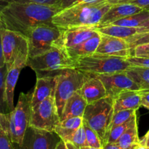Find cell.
<instances>
[{"instance_id":"7","label":"cell","mask_w":149,"mask_h":149,"mask_svg":"<svg viewBox=\"0 0 149 149\" xmlns=\"http://www.w3.org/2000/svg\"><path fill=\"white\" fill-rule=\"evenodd\" d=\"M90 77L74 68L65 70L57 76L55 99L60 117L68 99L81 89Z\"/></svg>"},{"instance_id":"22","label":"cell","mask_w":149,"mask_h":149,"mask_svg":"<svg viewBox=\"0 0 149 149\" xmlns=\"http://www.w3.org/2000/svg\"><path fill=\"white\" fill-rule=\"evenodd\" d=\"M83 117L68 118L63 121H61L59 125L55 127V132L59 135L60 138L64 142L68 141L71 135L83 125Z\"/></svg>"},{"instance_id":"14","label":"cell","mask_w":149,"mask_h":149,"mask_svg":"<svg viewBox=\"0 0 149 149\" xmlns=\"http://www.w3.org/2000/svg\"><path fill=\"white\" fill-rule=\"evenodd\" d=\"M29 52H21L9 69H7L6 76V103L9 111H12L14 107V91L16 83L18 79L20 71L24 67L27 66V61Z\"/></svg>"},{"instance_id":"18","label":"cell","mask_w":149,"mask_h":149,"mask_svg":"<svg viewBox=\"0 0 149 149\" xmlns=\"http://www.w3.org/2000/svg\"><path fill=\"white\" fill-rule=\"evenodd\" d=\"M78 93L84 97L87 104L93 103L108 96L104 84L96 76L90 77Z\"/></svg>"},{"instance_id":"37","label":"cell","mask_w":149,"mask_h":149,"mask_svg":"<svg viewBox=\"0 0 149 149\" xmlns=\"http://www.w3.org/2000/svg\"><path fill=\"white\" fill-rule=\"evenodd\" d=\"M10 3H38L55 5L58 2V0H7Z\"/></svg>"},{"instance_id":"26","label":"cell","mask_w":149,"mask_h":149,"mask_svg":"<svg viewBox=\"0 0 149 149\" xmlns=\"http://www.w3.org/2000/svg\"><path fill=\"white\" fill-rule=\"evenodd\" d=\"M0 149H17L10 137L7 113H0Z\"/></svg>"},{"instance_id":"23","label":"cell","mask_w":149,"mask_h":149,"mask_svg":"<svg viewBox=\"0 0 149 149\" xmlns=\"http://www.w3.org/2000/svg\"><path fill=\"white\" fill-rule=\"evenodd\" d=\"M97 30L101 34L125 39H128L130 36L138 33V28L126 27V26H117V25L113 24L97 28Z\"/></svg>"},{"instance_id":"6","label":"cell","mask_w":149,"mask_h":149,"mask_svg":"<svg viewBox=\"0 0 149 149\" xmlns=\"http://www.w3.org/2000/svg\"><path fill=\"white\" fill-rule=\"evenodd\" d=\"M113 103L114 100L106 96L87 104L83 115L84 121L97 132L103 145L114 113Z\"/></svg>"},{"instance_id":"20","label":"cell","mask_w":149,"mask_h":149,"mask_svg":"<svg viewBox=\"0 0 149 149\" xmlns=\"http://www.w3.org/2000/svg\"><path fill=\"white\" fill-rule=\"evenodd\" d=\"M87 106V103L84 97L78 92L75 93L65 103L61 116V122L68 118L83 117Z\"/></svg>"},{"instance_id":"44","label":"cell","mask_w":149,"mask_h":149,"mask_svg":"<svg viewBox=\"0 0 149 149\" xmlns=\"http://www.w3.org/2000/svg\"><path fill=\"white\" fill-rule=\"evenodd\" d=\"M141 143L142 144H143L144 146H146V147L149 148V131L147 132L146 135L143 137L142 140H141Z\"/></svg>"},{"instance_id":"46","label":"cell","mask_w":149,"mask_h":149,"mask_svg":"<svg viewBox=\"0 0 149 149\" xmlns=\"http://www.w3.org/2000/svg\"><path fill=\"white\" fill-rule=\"evenodd\" d=\"M55 149H68V148H67L66 146H65V142L61 140V141H60L59 143H58V145L57 146L56 148Z\"/></svg>"},{"instance_id":"19","label":"cell","mask_w":149,"mask_h":149,"mask_svg":"<svg viewBox=\"0 0 149 149\" xmlns=\"http://www.w3.org/2000/svg\"><path fill=\"white\" fill-rule=\"evenodd\" d=\"M113 110L115 112L122 110H138L141 106L140 90H127L116 96L114 99Z\"/></svg>"},{"instance_id":"12","label":"cell","mask_w":149,"mask_h":149,"mask_svg":"<svg viewBox=\"0 0 149 149\" xmlns=\"http://www.w3.org/2000/svg\"><path fill=\"white\" fill-rule=\"evenodd\" d=\"M98 77L104 84L107 95L114 99L122 92L127 90H140L141 87L130 78L125 71L115 73L107 75H98Z\"/></svg>"},{"instance_id":"29","label":"cell","mask_w":149,"mask_h":149,"mask_svg":"<svg viewBox=\"0 0 149 149\" xmlns=\"http://www.w3.org/2000/svg\"><path fill=\"white\" fill-rule=\"evenodd\" d=\"M136 118H137V115L135 116H134L131 120L128 121L127 122H126V123L122 124V125H118V126L112 128V129L109 132L108 135H106V140H105L104 143H116L117 142L118 140L119 139V138L122 136V134H123L124 132L127 130V128L132 125L133 121L135 120V119H136Z\"/></svg>"},{"instance_id":"38","label":"cell","mask_w":149,"mask_h":149,"mask_svg":"<svg viewBox=\"0 0 149 149\" xmlns=\"http://www.w3.org/2000/svg\"><path fill=\"white\" fill-rule=\"evenodd\" d=\"M141 97V106L149 110V89L140 90Z\"/></svg>"},{"instance_id":"31","label":"cell","mask_w":149,"mask_h":149,"mask_svg":"<svg viewBox=\"0 0 149 149\" xmlns=\"http://www.w3.org/2000/svg\"><path fill=\"white\" fill-rule=\"evenodd\" d=\"M83 127L86 135V144L87 146L95 148H102L103 144L99 138L97 132L92 129L84 120H83Z\"/></svg>"},{"instance_id":"25","label":"cell","mask_w":149,"mask_h":149,"mask_svg":"<svg viewBox=\"0 0 149 149\" xmlns=\"http://www.w3.org/2000/svg\"><path fill=\"white\" fill-rule=\"evenodd\" d=\"M125 73L141 87V90L149 89V68L131 66L125 71Z\"/></svg>"},{"instance_id":"17","label":"cell","mask_w":149,"mask_h":149,"mask_svg":"<svg viewBox=\"0 0 149 149\" xmlns=\"http://www.w3.org/2000/svg\"><path fill=\"white\" fill-rule=\"evenodd\" d=\"M57 76L37 78L34 90L32 93L31 107H33L47 97H55Z\"/></svg>"},{"instance_id":"28","label":"cell","mask_w":149,"mask_h":149,"mask_svg":"<svg viewBox=\"0 0 149 149\" xmlns=\"http://www.w3.org/2000/svg\"><path fill=\"white\" fill-rule=\"evenodd\" d=\"M135 116H136V110H133V109H130V110H122L119 111L115 112V113H113V117H112L111 122L110 126H109V130H108L106 135H108L109 132L112 129V128L118 126V125L126 123L128 121L131 120V119ZM105 140H106V138H105Z\"/></svg>"},{"instance_id":"3","label":"cell","mask_w":149,"mask_h":149,"mask_svg":"<svg viewBox=\"0 0 149 149\" xmlns=\"http://www.w3.org/2000/svg\"><path fill=\"white\" fill-rule=\"evenodd\" d=\"M74 62L65 48L54 45L47 52L28 58L27 66L35 71L37 78H40L57 76L65 70L71 69L74 66Z\"/></svg>"},{"instance_id":"27","label":"cell","mask_w":149,"mask_h":149,"mask_svg":"<svg viewBox=\"0 0 149 149\" xmlns=\"http://www.w3.org/2000/svg\"><path fill=\"white\" fill-rule=\"evenodd\" d=\"M148 17L149 11L143 10V11L136 13V14L132 15H130L128 17L120 19V20L113 23L112 24L126 26V27L139 28Z\"/></svg>"},{"instance_id":"42","label":"cell","mask_w":149,"mask_h":149,"mask_svg":"<svg viewBox=\"0 0 149 149\" xmlns=\"http://www.w3.org/2000/svg\"><path fill=\"white\" fill-rule=\"evenodd\" d=\"M103 149H123L119 146L117 143H106L103 145Z\"/></svg>"},{"instance_id":"39","label":"cell","mask_w":149,"mask_h":149,"mask_svg":"<svg viewBox=\"0 0 149 149\" xmlns=\"http://www.w3.org/2000/svg\"><path fill=\"white\" fill-rule=\"evenodd\" d=\"M4 28L2 21L0 18V68L5 65V60H4V52H3L2 42H1V29Z\"/></svg>"},{"instance_id":"15","label":"cell","mask_w":149,"mask_h":149,"mask_svg":"<svg viewBox=\"0 0 149 149\" xmlns=\"http://www.w3.org/2000/svg\"><path fill=\"white\" fill-rule=\"evenodd\" d=\"M97 27L81 26L63 29L59 39L55 45L65 49L73 47L87 39H90L97 33Z\"/></svg>"},{"instance_id":"10","label":"cell","mask_w":149,"mask_h":149,"mask_svg":"<svg viewBox=\"0 0 149 149\" xmlns=\"http://www.w3.org/2000/svg\"><path fill=\"white\" fill-rule=\"evenodd\" d=\"M1 42L7 69L12 66L21 52H29L27 38L20 33L3 28L1 29Z\"/></svg>"},{"instance_id":"4","label":"cell","mask_w":149,"mask_h":149,"mask_svg":"<svg viewBox=\"0 0 149 149\" xmlns=\"http://www.w3.org/2000/svg\"><path fill=\"white\" fill-rule=\"evenodd\" d=\"M131 66L127 58L94 53L74 61L73 68L94 77L123 72Z\"/></svg>"},{"instance_id":"16","label":"cell","mask_w":149,"mask_h":149,"mask_svg":"<svg viewBox=\"0 0 149 149\" xmlns=\"http://www.w3.org/2000/svg\"><path fill=\"white\" fill-rule=\"evenodd\" d=\"M143 9L131 3H121L112 4L106 14L103 16L97 28L112 24L114 22L143 11Z\"/></svg>"},{"instance_id":"35","label":"cell","mask_w":149,"mask_h":149,"mask_svg":"<svg viewBox=\"0 0 149 149\" xmlns=\"http://www.w3.org/2000/svg\"><path fill=\"white\" fill-rule=\"evenodd\" d=\"M99 0H58L57 5L61 9L68 8L70 7L76 5V4H81V3H86V2H92V1H96Z\"/></svg>"},{"instance_id":"24","label":"cell","mask_w":149,"mask_h":149,"mask_svg":"<svg viewBox=\"0 0 149 149\" xmlns=\"http://www.w3.org/2000/svg\"><path fill=\"white\" fill-rule=\"evenodd\" d=\"M140 143L141 140L139 139L138 136V121L136 118L133 121L132 125L122 134L116 143H117L123 149H131Z\"/></svg>"},{"instance_id":"34","label":"cell","mask_w":149,"mask_h":149,"mask_svg":"<svg viewBox=\"0 0 149 149\" xmlns=\"http://www.w3.org/2000/svg\"><path fill=\"white\" fill-rule=\"evenodd\" d=\"M132 56L136 58H149V43L140 45L132 50Z\"/></svg>"},{"instance_id":"21","label":"cell","mask_w":149,"mask_h":149,"mask_svg":"<svg viewBox=\"0 0 149 149\" xmlns=\"http://www.w3.org/2000/svg\"><path fill=\"white\" fill-rule=\"evenodd\" d=\"M100 39H101V34L97 31L95 36L87 39L85 42L75 47L65 49L70 58L74 61L80 58L94 54L98 47Z\"/></svg>"},{"instance_id":"49","label":"cell","mask_w":149,"mask_h":149,"mask_svg":"<svg viewBox=\"0 0 149 149\" xmlns=\"http://www.w3.org/2000/svg\"><path fill=\"white\" fill-rule=\"evenodd\" d=\"M146 149H149V148H148V147H146Z\"/></svg>"},{"instance_id":"1","label":"cell","mask_w":149,"mask_h":149,"mask_svg":"<svg viewBox=\"0 0 149 149\" xmlns=\"http://www.w3.org/2000/svg\"><path fill=\"white\" fill-rule=\"evenodd\" d=\"M61 10L58 5L38 3H10L0 14L4 28L27 36L39 25H54V16Z\"/></svg>"},{"instance_id":"48","label":"cell","mask_w":149,"mask_h":149,"mask_svg":"<svg viewBox=\"0 0 149 149\" xmlns=\"http://www.w3.org/2000/svg\"><path fill=\"white\" fill-rule=\"evenodd\" d=\"M80 149H103V147L102 148H95V147L89 146H84L80 147Z\"/></svg>"},{"instance_id":"11","label":"cell","mask_w":149,"mask_h":149,"mask_svg":"<svg viewBox=\"0 0 149 149\" xmlns=\"http://www.w3.org/2000/svg\"><path fill=\"white\" fill-rule=\"evenodd\" d=\"M61 138L55 131L39 129L29 125L22 149H55Z\"/></svg>"},{"instance_id":"47","label":"cell","mask_w":149,"mask_h":149,"mask_svg":"<svg viewBox=\"0 0 149 149\" xmlns=\"http://www.w3.org/2000/svg\"><path fill=\"white\" fill-rule=\"evenodd\" d=\"M131 149H146V146H144L143 144H142L141 143H140L139 144L136 145L135 146H134L133 148Z\"/></svg>"},{"instance_id":"32","label":"cell","mask_w":149,"mask_h":149,"mask_svg":"<svg viewBox=\"0 0 149 149\" xmlns=\"http://www.w3.org/2000/svg\"><path fill=\"white\" fill-rule=\"evenodd\" d=\"M65 143H71L74 144V146L79 147V148L87 146V144H86L85 131H84L83 125L78 130H77L76 132L68 139V141Z\"/></svg>"},{"instance_id":"8","label":"cell","mask_w":149,"mask_h":149,"mask_svg":"<svg viewBox=\"0 0 149 149\" xmlns=\"http://www.w3.org/2000/svg\"><path fill=\"white\" fill-rule=\"evenodd\" d=\"M62 30L55 25H39L28 33L29 58L41 55L50 49L60 38Z\"/></svg>"},{"instance_id":"33","label":"cell","mask_w":149,"mask_h":149,"mask_svg":"<svg viewBox=\"0 0 149 149\" xmlns=\"http://www.w3.org/2000/svg\"><path fill=\"white\" fill-rule=\"evenodd\" d=\"M130 45L131 49L140 45L149 43V32L146 33H139L130 36L126 39Z\"/></svg>"},{"instance_id":"43","label":"cell","mask_w":149,"mask_h":149,"mask_svg":"<svg viewBox=\"0 0 149 149\" xmlns=\"http://www.w3.org/2000/svg\"><path fill=\"white\" fill-rule=\"evenodd\" d=\"M106 2L109 3L111 4H121V3H128L130 1H132V0H105Z\"/></svg>"},{"instance_id":"30","label":"cell","mask_w":149,"mask_h":149,"mask_svg":"<svg viewBox=\"0 0 149 149\" xmlns=\"http://www.w3.org/2000/svg\"><path fill=\"white\" fill-rule=\"evenodd\" d=\"M7 73V67L5 64L0 68V113H8L10 112L6 103L5 81Z\"/></svg>"},{"instance_id":"9","label":"cell","mask_w":149,"mask_h":149,"mask_svg":"<svg viewBox=\"0 0 149 149\" xmlns=\"http://www.w3.org/2000/svg\"><path fill=\"white\" fill-rule=\"evenodd\" d=\"M61 117L55 97H49L31 108L30 125L39 129L55 131Z\"/></svg>"},{"instance_id":"36","label":"cell","mask_w":149,"mask_h":149,"mask_svg":"<svg viewBox=\"0 0 149 149\" xmlns=\"http://www.w3.org/2000/svg\"><path fill=\"white\" fill-rule=\"evenodd\" d=\"M127 61L132 66H140L149 68V58H141L136 57H130L127 58Z\"/></svg>"},{"instance_id":"2","label":"cell","mask_w":149,"mask_h":149,"mask_svg":"<svg viewBox=\"0 0 149 149\" xmlns=\"http://www.w3.org/2000/svg\"><path fill=\"white\" fill-rule=\"evenodd\" d=\"M111 5L105 0L76 4L58 12L52 22L61 30L81 26L97 27Z\"/></svg>"},{"instance_id":"5","label":"cell","mask_w":149,"mask_h":149,"mask_svg":"<svg viewBox=\"0 0 149 149\" xmlns=\"http://www.w3.org/2000/svg\"><path fill=\"white\" fill-rule=\"evenodd\" d=\"M32 93H20L17 106L7 113L12 141L17 149L23 148L26 130L30 125Z\"/></svg>"},{"instance_id":"40","label":"cell","mask_w":149,"mask_h":149,"mask_svg":"<svg viewBox=\"0 0 149 149\" xmlns=\"http://www.w3.org/2000/svg\"><path fill=\"white\" fill-rule=\"evenodd\" d=\"M128 3L135 4V5L141 7L143 10L149 11V0H132Z\"/></svg>"},{"instance_id":"45","label":"cell","mask_w":149,"mask_h":149,"mask_svg":"<svg viewBox=\"0 0 149 149\" xmlns=\"http://www.w3.org/2000/svg\"><path fill=\"white\" fill-rule=\"evenodd\" d=\"M9 4H10V2L7 0H0V14Z\"/></svg>"},{"instance_id":"41","label":"cell","mask_w":149,"mask_h":149,"mask_svg":"<svg viewBox=\"0 0 149 149\" xmlns=\"http://www.w3.org/2000/svg\"><path fill=\"white\" fill-rule=\"evenodd\" d=\"M149 32V17L143 23L141 27L138 28V33Z\"/></svg>"},{"instance_id":"13","label":"cell","mask_w":149,"mask_h":149,"mask_svg":"<svg viewBox=\"0 0 149 149\" xmlns=\"http://www.w3.org/2000/svg\"><path fill=\"white\" fill-rule=\"evenodd\" d=\"M95 53L128 58L132 56V49L126 39L101 34L100 43Z\"/></svg>"}]
</instances>
